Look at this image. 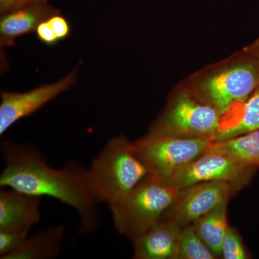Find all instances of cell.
<instances>
[{"instance_id": "6da1fadb", "label": "cell", "mask_w": 259, "mask_h": 259, "mask_svg": "<svg viewBox=\"0 0 259 259\" xmlns=\"http://www.w3.org/2000/svg\"><path fill=\"white\" fill-rule=\"evenodd\" d=\"M0 149L5 161L1 188L55 199L78 213L79 233L96 231L100 225L98 202L89 185L88 168L74 162L61 168H53L39 148L28 143L4 141Z\"/></svg>"}, {"instance_id": "7a4b0ae2", "label": "cell", "mask_w": 259, "mask_h": 259, "mask_svg": "<svg viewBox=\"0 0 259 259\" xmlns=\"http://www.w3.org/2000/svg\"><path fill=\"white\" fill-rule=\"evenodd\" d=\"M148 175L147 168L124 135L109 140L88 168L92 193L98 203L108 206L125 197Z\"/></svg>"}, {"instance_id": "3957f363", "label": "cell", "mask_w": 259, "mask_h": 259, "mask_svg": "<svg viewBox=\"0 0 259 259\" xmlns=\"http://www.w3.org/2000/svg\"><path fill=\"white\" fill-rule=\"evenodd\" d=\"M179 190L148 175L125 197L109 206L116 230L131 241L161 221Z\"/></svg>"}, {"instance_id": "277c9868", "label": "cell", "mask_w": 259, "mask_h": 259, "mask_svg": "<svg viewBox=\"0 0 259 259\" xmlns=\"http://www.w3.org/2000/svg\"><path fill=\"white\" fill-rule=\"evenodd\" d=\"M210 141L148 134L132 144L149 175L168 185L182 168L207 152Z\"/></svg>"}, {"instance_id": "5b68a950", "label": "cell", "mask_w": 259, "mask_h": 259, "mask_svg": "<svg viewBox=\"0 0 259 259\" xmlns=\"http://www.w3.org/2000/svg\"><path fill=\"white\" fill-rule=\"evenodd\" d=\"M218 110L207 102L180 95L150 130L149 134L214 140L221 127Z\"/></svg>"}, {"instance_id": "8992f818", "label": "cell", "mask_w": 259, "mask_h": 259, "mask_svg": "<svg viewBox=\"0 0 259 259\" xmlns=\"http://www.w3.org/2000/svg\"><path fill=\"white\" fill-rule=\"evenodd\" d=\"M258 87L259 60L255 56L209 76L200 90L206 102L223 117L245 101Z\"/></svg>"}, {"instance_id": "52a82bcc", "label": "cell", "mask_w": 259, "mask_h": 259, "mask_svg": "<svg viewBox=\"0 0 259 259\" xmlns=\"http://www.w3.org/2000/svg\"><path fill=\"white\" fill-rule=\"evenodd\" d=\"M239 191L226 182H204L179 190L175 202L162 219L180 226L192 224L219 206L228 203Z\"/></svg>"}, {"instance_id": "ba28073f", "label": "cell", "mask_w": 259, "mask_h": 259, "mask_svg": "<svg viewBox=\"0 0 259 259\" xmlns=\"http://www.w3.org/2000/svg\"><path fill=\"white\" fill-rule=\"evenodd\" d=\"M255 168L221 153L207 151L175 175L168 185L185 188L204 182H226L238 190L249 182Z\"/></svg>"}, {"instance_id": "9c48e42d", "label": "cell", "mask_w": 259, "mask_h": 259, "mask_svg": "<svg viewBox=\"0 0 259 259\" xmlns=\"http://www.w3.org/2000/svg\"><path fill=\"white\" fill-rule=\"evenodd\" d=\"M78 78L77 69L57 82L42 85L25 93L1 92L0 135L24 117L35 113L48 102L74 87Z\"/></svg>"}, {"instance_id": "30bf717a", "label": "cell", "mask_w": 259, "mask_h": 259, "mask_svg": "<svg viewBox=\"0 0 259 259\" xmlns=\"http://www.w3.org/2000/svg\"><path fill=\"white\" fill-rule=\"evenodd\" d=\"M59 13V10L49 5L47 0H37L2 13L0 18L2 49L13 47L17 38L36 31L42 22Z\"/></svg>"}, {"instance_id": "8fae6325", "label": "cell", "mask_w": 259, "mask_h": 259, "mask_svg": "<svg viewBox=\"0 0 259 259\" xmlns=\"http://www.w3.org/2000/svg\"><path fill=\"white\" fill-rule=\"evenodd\" d=\"M182 226L166 220L155 223L131 240L136 259H178Z\"/></svg>"}, {"instance_id": "7c38bea8", "label": "cell", "mask_w": 259, "mask_h": 259, "mask_svg": "<svg viewBox=\"0 0 259 259\" xmlns=\"http://www.w3.org/2000/svg\"><path fill=\"white\" fill-rule=\"evenodd\" d=\"M41 197L20 191L0 190V230L30 231L41 219Z\"/></svg>"}, {"instance_id": "4fadbf2b", "label": "cell", "mask_w": 259, "mask_h": 259, "mask_svg": "<svg viewBox=\"0 0 259 259\" xmlns=\"http://www.w3.org/2000/svg\"><path fill=\"white\" fill-rule=\"evenodd\" d=\"M64 226L49 227L31 237L3 259H53L60 253Z\"/></svg>"}, {"instance_id": "5bb4252c", "label": "cell", "mask_w": 259, "mask_h": 259, "mask_svg": "<svg viewBox=\"0 0 259 259\" xmlns=\"http://www.w3.org/2000/svg\"><path fill=\"white\" fill-rule=\"evenodd\" d=\"M207 151L225 155L245 166L259 167V129L233 137L213 140Z\"/></svg>"}, {"instance_id": "9a60e30c", "label": "cell", "mask_w": 259, "mask_h": 259, "mask_svg": "<svg viewBox=\"0 0 259 259\" xmlns=\"http://www.w3.org/2000/svg\"><path fill=\"white\" fill-rule=\"evenodd\" d=\"M233 108L237 109L236 111L232 110L225 115L228 116V119L221 120L214 140L228 139L259 129V87L245 101Z\"/></svg>"}, {"instance_id": "2e32d148", "label": "cell", "mask_w": 259, "mask_h": 259, "mask_svg": "<svg viewBox=\"0 0 259 259\" xmlns=\"http://www.w3.org/2000/svg\"><path fill=\"white\" fill-rule=\"evenodd\" d=\"M227 206L223 204L192 223L199 238L215 255L221 256V245L229 226Z\"/></svg>"}, {"instance_id": "e0dca14e", "label": "cell", "mask_w": 259, "mask_h": 259, "mask_svg": "<svg viewBox=\"0 0 259 259\" xmlns=\"http://www.w3.org/2000/svg\"><path fill=\"white\" fill-rule=\"evenodd\" d=\"M217 258L199 238L192 224L182 226L179 238L178 259Z\"/></svg>"}, {"instance_id": "ac0fdd59", "label": "cell", "mask_w": 259, "mask_h": 259, "mask_svg": "<svg viewBox=\"0 0 259 259\" xmlns=\"http://www.w3.org/2000/svg\"><path fill=\"white\" fill-rule=\"evenodd\" d=\"M221 256L224 259L248 258L246 250L240 235L229 227L221 245Z\"/></svg>"}, {"instance_id": "d6986e66", "label": "cell", "mask_w": 259, "mask_h": 259, "mask_svg": "<svg viewBox=\"0 0 259 259\" xmlns=\"http://www.w3.org/2000/svg\"><path fill=\"white\" fill-rule=\"evenodd\" d=\"M29 231L0 230V258L18 249L28 237Z\"/></svg>"}, {"instance_id": "ffe728a7", "label": "cell", "mask_w": 259, "mask_h": 259, "mask_svg": "<svg viewBox=\"0 0 259 259\" xmlns=\"http://www.w3.org/2000/svg\"><path fill=\"white\" fill-rule=\"evenodd\" d=\"M48 21L59 42L67 38L71 35V25L67 19L62 16L60 13L52 15L48 19Z\"/></svg>"}, {"instance_id": "44dd1931", "label": "cell", "mask_w": 259, "mask_h": 259, "mask_svg": "<svg viewBox=\"0 0 259 259\" xmlns=\"http://www.w3.org/2000/svg\"><path fill=\"white\" fill-rule=\"evenodd\" d=\"M35 32L38 40L45 45L54 46L59 42L55 33L53 31L48 19L38 25Z\"/></svg>"}, {"instance_id": "7402d4cb", "label": "cell", "mask_w": 259, "mask_h": 259, "mask_svg": "<svg viewBox=\"0 0 259 259\" xmlns=\"http://www.w3.org/2000/svg\"><path fill=\"white\" fill-rule=\"evenodd\" d=\"M37 0H0V13H6Z\"/></svg>"}, {"instance_id": "603a6c76", "label": "cell", "mask_w": 259, "mask_h": 259, "mask_svg": "<svg viewBox=\"0 0 259 259\" xmlns=\"http://www.w3.org/2000/svg\"><path fill=\"white\" fill-rule=\"evenodd\" d=\"M253 53H254L255 57L259 60V41L255 44L254 48H253Z\"/></svg>"}]
</instances>
